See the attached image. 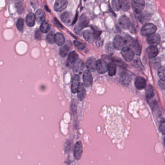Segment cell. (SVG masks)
Masks as SVG:
<instances>
[{
    "label": "cell",
    "mask_w": 165,
    "mask_h": 165,
    "mask_svg": "<svg viewBox=\"0 0 165 165\" xmlns=\"http://www.w3.org/2000/svg\"><path fill=\"white\" fill-rule=\"evenodd\" d=\"M160 37L157 34H153L148 37L147 42L151 46L156 47L160 42Z\"/></svg>",
    "instance_id": "obj_10"
},
{
    "label": "cell",
    "mask_w": 165,
    "mask_h": 165,
    "mask_svg": "<svg viewBox=\"0 0 165 165\" xmlns=\"http://www.w3.org/2000/svg\"><path fill=\"white\" fill-rule=\"evenodd\" d=\"M35 15L32 13H30L26 17V22L28 26H34L35 23Z\"/></svg>",
    "instance_id": "obj_28"
},
{
    "label": "cell",
    "mask_w": 165,
    "mask_h": 165,
    "mask_svg": "<svg viewBox=\"0 0 165 165\" xmlns=\"http://www.w3.org/2000/svg\"><path fill=\"white\" fill-rule=\"evenodd\" d=\"M145 96L147 101L150 100L154 97V88L152 85H148L145 91Z\"/></svg>",
    "instance_id": "obj_27"
},
{
    "label": "cell",
    "mask_w": 165,
    "mask_h": 165,
    "mask_svg": "<svg viewBox=\"0 0 165 165\" xmlns=\"http://www.w3.org/2000/svg\"><path fill=\"white\" fill-rule=\"evenodd\" d=\"M131 5L133 10L136 13L139 14L143 11L145 3L143 0H133L132 1Z\"/></svg>",
    "instance_id": "obj_3"
},
{
    "label": "cell",
    "mask_w": 165,
    "mask_h": 165,
    "mask_svg": "<svg viewBox=\"0 0 165 165\" xmlns=\"http://www.w3.org/2000/svg\"><path fill=\"white\" fill-rule=\"evenodd\" d=\"M131 74L126 72H123L120 76V81L124 86H128L131 81Z\"/></svg>",
    "instance_id": "obj_16"
},
{
    "label": "cell",
    "mask_w": 165,
    "mask_h": 165,
    "mask_svg": "<svg viewBox=\"0 0 165 165\" xmlns=\"http://www.w3.org/2000/svg\"><path fill=\"white\" fill-rule=\"evenodd\" d=\"M83 80L84 84L85 85V86L89 87L92 85L93 79L91 72L88 70H85V71L84 72Z\"/></svg>",
    "instance_id": "obj_13"
},
{
    "label": "cell",
    "mask_w": 165,
    "mask_h": 165,
    "mask_svg": "<svg viewBox=\"0 0 165 165\" xmlns=\"http://www.w3.org/2000/svg\"><path fill=\"white\" fill-rule=\"evenodd\" d=\"M67 3L68 2L66 0H57L54 4V10L57 12H61L66 8Z\"/></svg>",
    "instance_id": "obj_14"
},
{
    "label": "cell",
    "mask_w": 165,
    "mask_h": 165,
    "mask_svg": "<svg viewBox=\"0 0 165 165\" xmlns=\"http://www.w3.org/2000/svg\"><path fill=\"white\" fill-rule=\"evenodd\" d=\"M105 48L106 52L109 54H113L114 53V50H115V48L113 46V43H108L106 45Z\"/></svg>",
    "instance_id": "obj_34"
},
{
    "label": "cell",
    "mask_w": 165,
    "mask_h": 165,
    "mask_svg": "<svg viewBox=\"0 0 165 165\" xmlns=\"http://www.w3.org/2000/svg\"><path fill=\"white\" fill-rule=\"evenodd\" d=\"M119 24L121 28L123 29H129L131 26V22L130 19L125 15L120 17L118 21Z\"/></svg>",
    "instance_id": "obj_11"
},
{
    "label": "cell",
    "mask_w": 165,
    "mask_h": 165,
    "mask_svg": "<svg viewBox=\"0 0 165 165\" xmlns=\"http://www.w3.org/2000/svg\"><path fill=\"white\" fill-rule=\"evenodd\" d=\"M89 24V19L88 17L85 15L83 14L80 17V19L79 21V24H77V26L83 29L84 28H85L88 26Z\"/></svg>",
    "instance_id": "obj_24"
},
{
    "label": "cell",
    "mask_w": 165,
    "mask_h": 165,
    "mask_svg": "<svg viewBox=\"0 0 165 165\" xmlns=\"http://www.w3.org/2000/svg\"><path fill=\"white\" fill-rule=\"evenodd\" d=\"M84 37L86 41L90 43H92L95 40L94 32L91 30H87L84 32Z\"/></svg>",
    "instance_id": "obj_19"
},
{
    "label": "cell",
    "mask_w": 165,
    "mask_h": 165,
    "mask_svg": "<svg viewBox=\"0 0 165 165\" xmlns=\"http://www.w3.org/2000/svg\"><path fill=\"white\" fill-rule=\"evenodd\" d=\"M16 6L18 12H19V13H21L24 10L23 3H22V2H19L18 3H17Z\"/></svg>",
    "instance_id": "obj_40"
},
{
    "label": "cell",
    "mask_w": 165,
    "mask_h": 165,
    "mask_svg": "<svg viewBox=\"0 0 165 165\" xmlns=\"http://www.w3.org/2000/svg\"><path fill=\"white\" fill-rule=\"evenodd\" d=\"M35 38L37 40L41 39V32L40 30H37L35 32Z\"/></svg>",
    "instance_id": "obj_41"
},
{
    "label": "cell",
    "mask_w": 165,
    "mask_h": 165,
    "mask_svg": "<svg viewBox=\"0 0 165 165\" xmlns=\"http://www.w3.org/2000/svg\"><path fill=\"white\" fill-rule=\"evenodd\" d=\"M47 40L50 44H53L54 43V34L51 31L48 34L47 37Z\"/></svg>",
    "instance_id": "obj_37"
},
{
    "label": "cell",
    "mask_w": 165,
    "mask_h": 165,
    "mask_svg": "<svg viewBox=\"0 0 165 165\" xmlns=\"http://www.w3.org/2000/svg\"><path fill=\"white\" fill-rule=\"evenodd\" d=\"M84 64L83 61L79 59L74 63L73 66V69L75 75L79 76L84 71Z\"/></svg>",
    "instance_id": "obj_8"
},
{
    "label": "cell",
    "mask_w": 165,
    "mask_h": 165,
    "mask_svg": "<svg viewBox=\"0 0 165 165\" xmlns=\"http://www.w3.org/2000/svg\"><path fill=\"white\" fill-rule=\"evenodd\" d=\"M83 153V145L81 141L77 142L75 145L74 155L75 159L77 160H79L81 158Z\"/></svg>",
    "instance_id": "obj_6"
},
{
    "label": "cell",
    "mask_w": 165,
    "mask_h": 165,
    "mask_svg": "<svg viewBox=\"0 0 165 165\" xmlns=\"http://www.w3.org/2000/svg\"><path fill=\"white\" fill-rule=\"evenodd\" d=\"M77 97L79 101H82L85 98L86 96V90L84 84L79 83L77 90Z\"/></svg>",
    "instance_id": "obj_17"
},
{
    "label": "cell",
    "mask_w": 165,
    "mask_h": 165,
    "mask_svg": "<svg viewBox=\"0 0 165 165\" xmlns=\"http://www.w3.org/2000/svg\"><path fill=\"white\" fill-rule=\"evenodd\" d=\"M60 18L63 22L67 26H70L72 25L74 21V18L73 14L71 13L68 12H64L61 14Z\"/></svg>",
    "instance_id": "obj_7"
},
{
    "label": "cell",
    "mask_w": 165,
    "mask_h": 165,
    "mask_svg": "<svg viewBox=\"0 0 165 165\" xmlns=\"http://www.w3.org/2000/svg\"><path fill=\"white\" fill-rule=\"evenodd\" d=\"M54 23H55L56 25H57V26H58L59 27H60V28H63V25H61V24L60 23V22H59L57 19H54Z\"/></svg>",
    "instance_id": "obj_43"
},
{
    "label": "cell",
    "mask_w": 165,
    "mask_h": 165,
    "mask_svg": "<svg viewBox=\"0 0 165 165\" xmlns=\"http://www.w3.org/2000/svg\"><path fill=\"white\" fill-rule=\"evenodd\" d=\"M157 28L154 24L152 23L146 24L140 30V33L143 36H149L155 34Z\"/></svg>",
    "instance_id": "obj_2"
},
{
    "label": "cell",
    "mask_w": 165,
    "mask_h": 165,
    "mask_svg": "<svg viewBox=\"0 0 165 165\" xmlns=\"http://www.w3.org/2000/svg\"><path fill=\"white\" fill-rule=\"evenodd\" d=\"M65 39L62 34L58 32L54 35V42L59 46H62L64 44Z\"/></svg>",
    "instance_id": "obj_26"
},
{
    "label": "cell",
    "mask_w": 165,
    "mask_h": 165,
    "mask_svg": "<svg viewBox=\"0 0 165 165\" xmlns=\"http://www.w3.org/2000/svg\"><path fill=\"white\" fill-rule=\"evenodd\" d=\"M112 6L115 11H127L129 9V4L126 0H113Z\"/></svg>",
    "instance_id": "obj_1"
},
{
    "label": "cell",
    "mask_w": 165,
    "mask_h": 165,
    "mask_svg": "<svg viewBox=\"0 0 165 165\" xmlns=\"http://www.w3.org/2000/svg\"><path fill=\"white\" fill-rule=\"evenodd\" d=\"M50 24L47 21H45L41 24L40 28V31L43 33H47L50 30Z\"/></svg>",
    "instance_id": "obj_30"
},
{
    "label": "cell",
    "mask_w": 165,
    "mask_h": 165,
    "mask_svg": "<svg viewBox=\"0 0 165 165\" xmlns=\"http://www.w3.org/2000/svg\"><path fill=\"white\" fill-rule=\"evenodd\" d=\"M92 29L94 32L95 39L97 40V38H99L100 35H101V31H99V30H98L96 27H92Z\"/></svg>",
    "instance_id": "obj_39"
},
{
    "label": "cell",
    "mask_w": 165,
    "mask_h": 165,
    "mask_svg": "<svg viewBox=\"0 0 165 165\" xmlns=\"http://www.w3.org/2000/svg\"><path fill=\"white\" fill-rule=\"evenodd\" d=\"M35 19L38 24H42L46 19V14L44 11L42 9H38L35 15Z\"/></svg>",
    "instance_id": "obj_20"
},
{
    "label": "cell",
    "mask_w": 165,
    "mask_h": 165,
    "mask_svg": "<svg viewBox=\"0 0 165 165\" xmlns=\"http://www.w3.org/2000/svg\"><path fill=\"white\" fill-rule=\"evenodd\" d=\"M108 75L110 76H114L116 73V65L115 63L110 62L108 64Z\"/></svg>",
    "instance_id": "obj_29"
},
{
    "label": "cell",
    "mask_w": 165,
    "mask_h": 165,
    "mask_svg": "<svg viewBox=\"0 0 165 165\" xmlns=\"http://www.w3.org/2000/svg\"><path fill=\"white\" fill-rule=\"evenodd\" d=\"M70 50V46L69 45H66L61 48L60 49V55L61 57H66L67 55Z\"/></svg>",
    "instance_id": "obj_31"
},
{
    "label": "cell",
    "mask_w": 165,
    "mask_h": 165,
    "mask_svg": "<svg viewBox=\"0 0 165 165\" xmlns=\"http://www.w3.org/2000/svg\"><path fill=\"white\" fill-rule=\"evenodd\" d=\"M74 44L79 50H84L86 47V44L84 43L80 42L79 41H77V40L74 41Z\"/></svg>",
    "instance_id": "obj_36"
},
{
    "label": "cell",
    "mask_w": 165,
    "mask_h": 165,
    "mask_svg": "<svg viewBox=\"0 0 165 165\" xmlns=\"http://www.w3.org/2000/svg\"><path fill=\"white\" fill-rule=\"evenodd\" d=\"M159 130L162 134H165V124L164 119H162L159 123Z\"/></svg>",
    "instance_id": "obj_38"
},
{
    "label": "cell",
    "mask_w": 165,
    "mask_h": 165,
    "mask_svg": "<svg viewBox=\"0 0 165 165\" xmlns=\"http://www.w3.org/2000/svg\"><path fill=\"white\" fill-rule=\"evenodd\" d=\"M79 77L78 75H75L73 77L71 84V91L73 94H76L79 84Z\"/></svg>",
    "instance_id": "obj_21"
},
{
    "label": "cell",
    "mask_w": 165,
    "mask_h": 165,
    "mask_svg": "<svg viewBox=\"0 0 165 165\" xmlns=\"http://www.w3.org/2000/svg\"><path fill=\"white\" fill-rule=\"evenodd\" d=\"M17 28L19 31L22 32L23 30L24 21L22 19H19L17 21L16 23Z\"/></svg>",
    "instance_id": "obj_35"
},
{
    "label": "cell",
    "mask_w": 165,
    "mask_h": 165,
    "mask_svg": "<svg viewBox=\"0 0 165 165\" xmlns=\"http://www.w3.org/2000/svg\"><path fill=\"white\" fill-rule=\"evenodd\" d=\"M103 44V40L100 38H98L97 39V45L99 47H101Z\"/></svg>",
    "instance_id": "obj_42"
},
{
    "label": "cell",
    "mask_w": 165,
    "mask_h": 165,
    "mask_svg": "<svg viewBox=\"0 0 165 165\" xmlns=\"http://www.w3.org/2000/svg\"><path fill=\"white\" fill-rule=\"evenodd\" d=\"M95 69L100 74H105L108 69V64L104 60L99 59L96 61Z\"/></svg>",
    "instance_id": "obj_5"
},
{
    "label": "cell",
    "mask_w": 165,
    "mask_h": 165,
    "mask_svg": "<svg viewBox=\"0 0 165 165\" xmlns=\"http://www.w3.org/2000/svg\"><path fill=\"white\" fill-rule=\"evenodd\" d=\"M122 55L124 60L128 62H130L134 58L135 53L130 48L124 47L121 50Z\"/></svg>",
    "instance_id": "obj_4"
},
{
    "label": "cell",
    "mask_w": 165,
    "mask_h": 165,
    "mask_svg": "<svg viewBox=\"0 0 165 165\" xmlns=\"http://www.w3.org/2000/svg\"><path fill=\"white\" fill-rule=\"evenodd\" d=\"M147 52L149 58H154L157 55L158 53V50L156 47L150 46L147 48Z\"/></svg>",
    "instance_id": "obj_25"
},
{
    "label": "cell",
    "mask_w": 165,
    "mask_h": 165,
    "mask_svg": "<svg viewBox=\"0 0 165 165\" xmlns=\"http://www.w3.org/2000/svg\"><path fill=\"white\" fill-rule=\"evenodd\" d=\"M151 18V15L150 14L146 11L142 12L140 14H139L137 16L139 22L142 24H146L150 20Z\"/></svg>",
    "instance_id": "obj_18"
},
{
    "label": "cell",
    "mask_w": 165,
    "mask_h": 165,
    "mask_svg": "<svg viewBox=\"0 0 165 165\" xmlns=\"http://www.w3.org/2000/svg\"><path fill=\"white\" fill-rule=\"evenodd\" d=\"M96 60L94 57H90L87 60L86 67L88 70L90 71H95V65H96Z\"/></svg>",
    "instance_id": "obj_22"
},
{
    "label": "cell",
    "mask_w": 165,
    "mask_h": 165,
    "mask_svg": "<svg viewBox=\"0 0 165 165\" xmlns=\"http://www.w3.org/2000/svg\"><path fill=\"white\" fill-rule=\"evenodd\" d=\"M79 59V55L75 51L70 52L68 55L66 62V66L69 68L73 67L74 63Z\"/></svg>",
    "instance_id": "obj_9"
},
{
    "label": "cell",
    "mask_w": 165,
    "mask_h": 165,
    "mask_svg": "<svg viewBox=\"0 0 165 165\" xmlns=\"http://www.w3.org/2000/svg\"><path fill=\"white\" fill-rule=\"evenodd\" d=\"M124 43H125V45H126V47L130 48L131 47L133 42L134 41L135 39L132 38L131 37H130L129 35H127L124 37Z\"/></svg>",
    "instance_id": "obj_33"
},
{
    "label": "cell",
    "mask_w": 165,
    "mask_h": 165,
    "mask_svg": "<svg viewBox=\"0 0 165 165\" xmlns=\"http://www.w3.org/2000/svg\"><path fill=\"white\" fill-rule=\"evenodd\" d=\"M135 85L137 89L143 90L146 88V81L144 77L138 76L137 77L135 80Z\"/></svg>",
    "instance_id": "obj_15"
},
{
    "label": "cell",
    "mask_w": 165,
    "mask_h": 165,
    "mask_svg": "<svg viewBox=\"0 0 165 165\" xmlns=\"http://www.w3.org/2000/svg\"><path fill=\"white\" fill-rule=\"evenodd\" d=\"M158 76L161 80L164 81L165 80V68L164 66H161L158 69Z\"/></svg>",
    "instance_id": "obj_32"
},
{
    "label": "cell",
    "mask_w": 165,
    "mask_h": 165,
    "mask_svg": "<svg viewBox=\"0 0 165 165\" xmlns=\"http://www.w3.org/2000/svg\"><path fill=\"white\" fill-rule=\"evenodd\" d=\"M131 48L133 50L134 52L137 55H139L142 52V47L140 43L137 39H134Z\"/></svg>",
    "instance_id": "obj_23"
},
{
    "label": "cell",
    "mask_w": 165,
    "mask_h": 165,
    "mask_svg": "<svg viewBox=\"0 0 165 165\" xmlns=\"http://www.w3.org/2000/svg\"><path fill=\"white\" fill-rule=\"evenodd\" d=\"M113 43L115 49L117 50H122L125 46L124 39L120 35H117L114 37Z\"/></svg>",
    "instance_id": "obj_12"
}]
</instances>
